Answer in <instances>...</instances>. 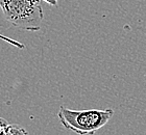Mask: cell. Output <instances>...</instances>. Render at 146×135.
<instances>
[{
	"instance_id": "cell-1",
	"label": "cell",
	"mask_w": 146,
	"mask_h": 135,
	"mask_svg": "<svg viewBox=\"0 0 146 135\" xmlns=\"http://www.w3.org/2000/svg\"><path fill=\"white\" fill-rule=\"evenodd\" d=\"M114 115V110L109 109H87L73 110L64 106L58 109L60 123L68 130L78 135H93L104 127Z\"/></svg>"
},
{
	"instance_id": "cell-2",
	"label": "cell",
	"mask_w": 146,
	"mask_h": 135,
	"mask_svg": "<svg viewBox=\"0 0 146 135\" xmlns=\"http://www.w3.org/2000/svg\"><path fill=\"white\" fill-rule=\"evenodd\" d=\"M41 0H0V9L9 24L19 29L39 31L44 14Z\"/></svg>"
},
{
	"instance_id": "cell-3",
	"label": "cell",
	"mask_w": 146,
	"mask_h": 135,
	"mask_svg": "<svg viewBox=\"0 0 146 135\" xmlns=\"http://www.w3.org/2000/svg\"><path fill=\"white\" fill-rule=\"evenodd\" d=\"M7 135H29L23 127L19 125H9V134Z\"/></svg>"
},
{
	"instance_id": "cell-4",
	"label": "cell",
	"mask_w": 146,
	"mask_h": 135,
	"mask_svg": "<svg viewBox=\"0 0 146 135\" xmlns=\"http://www.w3.org/2000/svg\"><path fill=\"white\" fill-rule=\"evenodd\" d=\"M0 40H2V41H4V42H6V43H9V44H11L12 46H14V47H16V48H18V49L25 48L24 44H22V43L18 42V41H16V40H14V39L7 38V36H3V34H1V33H0Z\"/></svg>"
},
{
	"instance_id": "cell-5",
	"label": "cell",
	"mask_w": 146,
	"mask_h": 135,
	"mask_svg": "<svg viewBox=\"0 0 146 135\" xmlns=\"http://www.w3.org/2000/svg\"><path fill=\"white\" fill-rule=\"evenodd\" d=\"M9 124L0 117V135H7L9 134Z\"/></svg>"
},
{
	"instance_id": "cell-6",
	"label": "cell",
	"mask_w": 146,
	"mask_h": 135,
	"mask_svg": "<svg viewBox=\"0 0 146 135\" xmlns=\"http://www.w3.org/2000/svg\"><path fill=\"white\" fill-rule=\"evenodd\" d=\"M43 2L47 3L51 6H58V0H41Z\"/></svg>"
}]
</instances>
